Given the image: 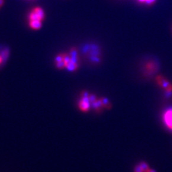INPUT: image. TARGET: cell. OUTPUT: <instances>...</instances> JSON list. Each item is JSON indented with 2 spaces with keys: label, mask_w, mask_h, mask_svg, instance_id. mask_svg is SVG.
<instances>
[{
  "label": "cell",
  "mask_w": 172,
  "mask_h": 172,
  "mask_svg": "<svg viewBox=\"0 0 172 172\" xmlns=\"http://www.w3.org/2000/svg\"><path fill=\"white\" fill-rule=\"evenodd\" d=\"M55 65L59 69H66L75 71L78 68V59L75 49L70 52L60 54L55 59Z\"/></svg>",
  "instance_id": "cell-1"
},
{
  "label": "cell",
  "mask_w": 172,
  "mask_h": 172,
  "mask_svg": "<svg viewBox=\"0 0 172 172\" xmlns=\"http://www.w3.org/2000/svg\"><path fill=\"white\" fill-rule=\"evenodd\" d=\"M44 18L45 13L42 8L40 7L33 8L28 16L29 27L34 30L40 29L42 27Z\"/></svg>",
  "instance_id": "cell-2"
},
{
  "label": "cell",
  "mask_w": 172,
  "mask_h": 172,
  "mask_svg": "<svg viewBox=\"0 0 172 172\" xmlns=\"http://www.w3.org/2000/svg\"><path fill=\"white\" fill-rule=\"evenodd\" d=\"M157 82L158 84L163 89H165L166 91V93L168 94H171L172 92V85L170 83H169L168 81H167L166 80L161 76H159L157 78Z\"/></svg>",
  "instance_id": "cell-3"
},
{
  "label": "cell",
  "mask_w": 172,
  "mask_h": 172,
  "mask_svg": "<svg viewBox=\"0 0 172 172\" xmlns=\"http://www.w3.org/2000/svg\"><path fill=\"white\" fill-rule=\"evenodd\" d=\"M163 119L167 128L172 131V107L165 112Z\"/></svg>",
  "instance_id": "cell-4"
},
{
  "label": "cell",
  "mask_w": 172,
  "mask_h": 172,
  "mask_svg": "<svg viewBox=\"0 0 172 172\" xmlns=\"http://www.w3.org/2000/svg\"><path fill=\"white\" fill-rule=\"evenodd\" d=\"M89 97L88 95L85 94L79 102V108L83 111H87L89 108Z\"/></svg>",
  "instance_id": "cell-5"
},
{
  "label": "cell",
  "mask_w": 172,
  "mask_h": 172,
  "mask_svg": "<svg viewBox=\"0 0 172 172\" xmlns=\"http://www.w3.org/2000/svg\"><path fill=\"white\" fill-rule=\"evenodd\" d=\"M157 69V64L156 63V62L153 61H150L147 62L145 66V70H146L147 73L152 74L156 72Z\"/></svg>",
  "instance_id": "cell-6"
},
{
  "label": "cell",
  "mask_w": 172,
  "mask_h": 172,
  "mask_svg": "<svg viewBox=\"0 0 172 172\" xmlns=\"http://www.w3.org/2000/svg\"><path fill=\"white\" fill-rule=\"evenodd\" d=\"M138 1L142 3L147 4V5H151L156 1V0H138Z\"/></svg>",
  "instance_id": "cell-7"
},
{
  "label": "cell",
  "mask_w": 172,
  "mask_h": 172,
  "mask_svg": "<svg viewBox=\"0 0 172 172\" xmlns=\"http://www.w3.org/2000/svg\"><path fill=\"white\" fill-rule=\"evenodd\" d=\"M5 60V57H4V56H3V54H0V65H1L3 62V61Z\"/></svg>",
  "instance_id": "cell-8"
},
{
  "label": "cell",
  "mask_w": 172,
  "mask_h": 172,
  "mask_svg": "<svg viewBox=\"0 0 172 172\" xmlns=\"http://www.w3.org/2000/svg\"><path fill=\"white\" fill-rule=\"evenodd\" d=\"M4 3V0H0V7H1Z\"/></svg>",
  "instance_id": "cell-9"
},
{
  "label": "cell",
  "mask_w": 172,
  "mask_h": 172,
  "mask_svg": "<svg viewBox=\"0 0 172 172\" xmlns=\"http://www.w3.org/2000/svg\"><path fill=\"white\" fill-rule=\"evenodd\" d=\"M148 172H156V171H154V170H150L148 171Z\"/></svg>",
  "instance_id": "cell-10"
}]
</instances>
